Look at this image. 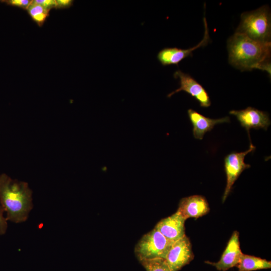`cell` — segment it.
<instances>
[{"instance_id": "cell-1", "label": "cell", "mask_w": 271, "mask_h": 271, "mask_svg": "<svg viewBox=\"0 0 271 271\" xmlns=\"http://www.w3.org/2000/svg\"><path fill=\"white\" fill-rule=\"evenodd\" d=\"M228 61L241 71L258 69L271 74V43L254 40L235 33L227 41Z\"/></svg>"}, {"instance_id": "cell-2", "label": "cell", "mask_w": 271, "mask_h": 271, "mask_svg": "<svg viewBox=\"0 0 271 271\" xmlns=\"http://www.w3.org/2000/svg\"><path fill=\"white\" fill-rule=\"evenodd\" d=\"M1 206L7 213L6 219L16 223L26 221L33 207L32 191L24 181L0 175Z\"/></svg>"}, {"instance_id": "cell-3", "label": "cell", "mask_w": 271, "mask_h": 271, "mask_svg": "<svg viewBox=\"0 0 271 271\" xmlns=\"http://www.w3.org/2000/svg\"><path fill=\"white\" fill-rule=\"evenodd\" d=\"M235 32L254 40L270 42L271 17L269 7L263 6L254 11L243 13Z\"/></svg>"}, {"instance_id": "cell-4", "label": "cell", "mask_w": 271, "mask_h": 271, "mask_svg": "<svg viewBox=\"0 0 271 271\" xmlns=\"http://www.w3.org/2000/svg\"><path fill=\"white\" fill-rule=\"evenodd\" d=\"M173 242L154 228L138 241L135 247V254L139 262L156 258L164 259Z\"/></svg>"}, {"instance_id": "cell-5", "label": "cell", "mask_w": 271, "mask_h": 271, "mask_svg": "<svg viewBox=\"0 0 271 271\" xmlns=\"http://www.w3.org/2000/svg\"><path fill=\"white\" fill-rule=\"evenodd\" d=\"M256 147L250 142L249 148L244 152H231L226 155L224 160V171L226 176V185L223 195L224 202L231 192L233 186L244 170L251 167L244 162L245 157L254 151Z\"/></svg>"}, {"instance_id": "cell-6", "label": "cell", "mask_w": 271, "mask_h": 271, "mask_svg": "<svg viewBox=\"0 0 271 271\" xmlns=\"http://www.w3.org/2000/svg\"><path fill=\"white\" fill-rule=\"evenodd\" d=\"M194 257L191 242L185 235L173 243L164 259L171 271H179L188 264Z\"/></svg>"}, {"instance_id": "cell-7", "label": "cell", "mask_w": 271, "mask_h": 271, "mask_svg": "<svg viewBox=\"0 0 271 271\" xmlns=\"http://www.w3.org/2000/svg\"><path fill=\"white\" fill-rule=\"evenodd\" d=\"M175 78L180 80V87L168 94L170 98L176 93L183 91L193 97L202 107H209L211 102L207 92L204 88L190 75L178 70L174 73Z\"/></svg>"}, {"instance_id": "cell-8", "label": "cell", "mask_w": 271, "mask_h": 271, "mask_svg": "<svg viewBox=\"0 0 271 271\" xmlns=\"http://www.w3.org/2000/svg\"><path fill=\"white\" fill-rule=\"evenodd\" d=\"M229 114L235 116L241 126L246 130L250 142L249 132L251 129L262 128L267 130L271 123L267 112L252 107H248L243 110H231Z\"/></svg>"}, {"instance_id": "cell-9", "label": "cell", "mask_w": 271, "mask_h": 271, "mask_svg": "<svg viewBox=\"0 0 271 271\" xmlns=\"http://www.w3.org/2000/svg\"><path fill=\"white\" fill-rule=\"evenodd\" d=\"M203 20L205 28L204 37L197 45L187 49L176 47L165 48L158 52L157 58L163 66L178 65L184 59L192 56L194 50L207 45L210 40L209 30L205 17L203 18Z\"/></svg>"}, {"instance_id": "cell-10", "label": "cell", "mask_w": 271, "mask_h": 271, "mask_svg": "<svg viewBox=\"0 0 271 271\" xmlns=\"http://www.w3.org/2000/svg\"><path fill=\"white\" fill-rule=\"evenodd\" d=\"M243 253L242 252L239 242V233L233 232L220 260L217 262L206 261V263L215 266L220 271H226L236 267Z\"/></svg>"}, {"instance_id": "cell-11", "label": "cell", "mask_w": 271, "mask_h": 271, "mask_svg": "<svg viewBox=\"0 0 271 271\" xmlns=\"http://www.w3.org/2000/svg\"><path fill=\"white\" fill-rule=\"evenodd\" d=\"M186 220L177 211L171 216L159 221L154 228L167 239L175 242L185 235Z\"/></svg>"}, {"instance_id": "cell-12", "label": "cell", "mask_w": 271, "mask_h": 271, "mask_svg": "<svg viewBox=\"0 0 271 271\" xmlns=\"http://www.w3.org/2000/svg\"><path fill=\"white\" fill-rule=\"evenodd\" d=\"M209 210L206 198L201 195H194L182 198L177 211L187 220L202 217L207 214Z\"/></svg>"}, {"instance_id": "cell-13", "label": "cell", "mask_w": 271, "mask_h": 271, "mask_svg": "<svg viewBox=\"0 0 271 271\" xmlns=\"http://www.w3.org/2000/svg\"><path fill=\"white\" fill-rule=\"evenodd\" d=\"M187 113L193 126V135L196 139L202 140L205 133L211 131L216 125L230 122L228 116L212 119L206 117L192 109H188Z\"/></svg>"}, {"instance_id": "cell-14", "label": "cell", "mask_w": 271, "mask_h": 271, "mask_svg": "<svg viewBox=\"0 0 271 271\" xmlns=\"http://www.w3.org/2000/svg\"><path fill=\"white\" fill-rule=\"evenodd\" d=\"M236 267L238 271H254L271 268V262L254 256L243 254Z\"/></svg>"}, {"instance_id": "cell-15", "label": "cell", "mask_w": 271, "mask_h": 271, "mask_svg": "<svg viewBox=\"0 0 271 271\" xmlns=\"http://www.w3.org/2000/svg\"><path fill=\"white\" fill-rule=\"evenodd\" d=\"M27 10L32 19L40 27L46 21L50 12L43 6L34 3L33 1Z\"/></svg>"}, {"instance_id": "cell-16", "label": "cell", "mask_w": 271, "mask_h": 271, "mask_svg": "<svg viewBox=\"0 0 271 271\" xmlns=\"http://www.w3.org/2000/svg\"><path fill=\"white\" fill-rule=\"evenodd\" d=\"M140 262L146 271H171L164 258L147 259Z\"/></svg>"}, {"instance_id": "cell-17", "label": "cell", "mask_w": 271, "mask_h": 271, "mask_svg": "<svg viewBox=\"0 0 271 271\" xmlns=\"http://www.w3.org/2000/svg\"><path fill=\"white\" fill-rule=\"evenodd\" d=\"M3 2L5 3L6 4L19 7L23 9H27L29 6L32 3V1L29 0H7L3 1Z\"/></svg>"}, {"instance_id": "cell-18", "label": "cell", "mask_w": 271, "mask_h": 271, "mask_svg": "<svg viewBox=\"0 0 271 271\" xmlns=\"http://www.w3.org/2000/svg\"><path fill=\"white\" fill-rule=\"evenodd\" d=\"M33 2L50 11L52 8H56V0H35Z\"/></svg>"}, {"instance_id": "cell-19", "label": "cell", "mask_w": 271, "mask_h": 271, "mask_svg": "<svg viewBox=\"0 0 271 271\" xmlns=\"http://www.w3.org/2000/svg\"><path fill=\"white\" fill-rule=\"evenodd\" d=\"M4 210L0 206V235L5 233L7 229V220L4 215Z\"/></svg>"}, {"instance_id": "cell-20", "label": "cell", "mask_w": 271, "mask_h": 271, "mask_svg": "<svg viewBox=\"0 0 271 271\" xmlns=\"http://www.w3.org/2000/svg\"><path fill=\"white\" fill-rule=\"evenodd\" d=\"M74 1L72 0H56V9H65L73 5Z\"/></svg>"}]
</instances>
